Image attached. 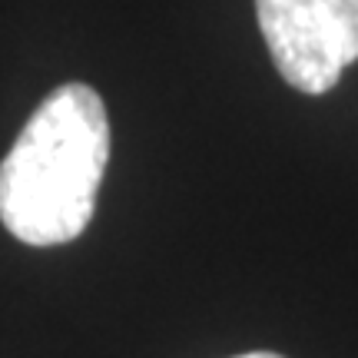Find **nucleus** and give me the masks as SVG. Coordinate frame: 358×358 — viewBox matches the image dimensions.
Returning <instances> with one entry per match:
<instances>
[{
  "mask_svg": "<svg viewBox=\"0 0 358 358\" xmlns=\"http://www.w3.org/2000/svg\"><path fill=\"white\" fill-rule=\"evenodd\" d=\"M110 163V120L100 93L64 83L30 113L0 163V222L37 249L87 232Z\"/></svg>",
  "mask_w": 358,
  "mask_h": 358,
  "instance_id": "f257e3e1",
  "label": "nucleus"
},
{
  "mask_svg": "<svg viewBox=\"0 0 358 358\" xmlns=\"http://www.w3.org/2000/svg\"><path fill=\"white\" fill-rule=\"evenodd\" d=\"M272 64L299 93L322 96L358 60V0H256Z\"/></svg>",
  "mask_w": 358,
  "mask_h": 358,
  "instance_id": "f03ea898",
  "label": "nucleus"
},
{
  "mask_svg": "<svg viewBox=\"0 0 358 358\" xmlns=\"http://www.w3.org/2000/svg\"><path fill=\"white\" fill-rule=\"evenodd\" d=\"M236 358H282L275 352H249V355H236Z\"/></svg>",
  "mask_w": 358,
  "mask_h": 358,
  "instance_id": "7ed1b4c3",
  "label": "nucleus"
}]
</instances>
